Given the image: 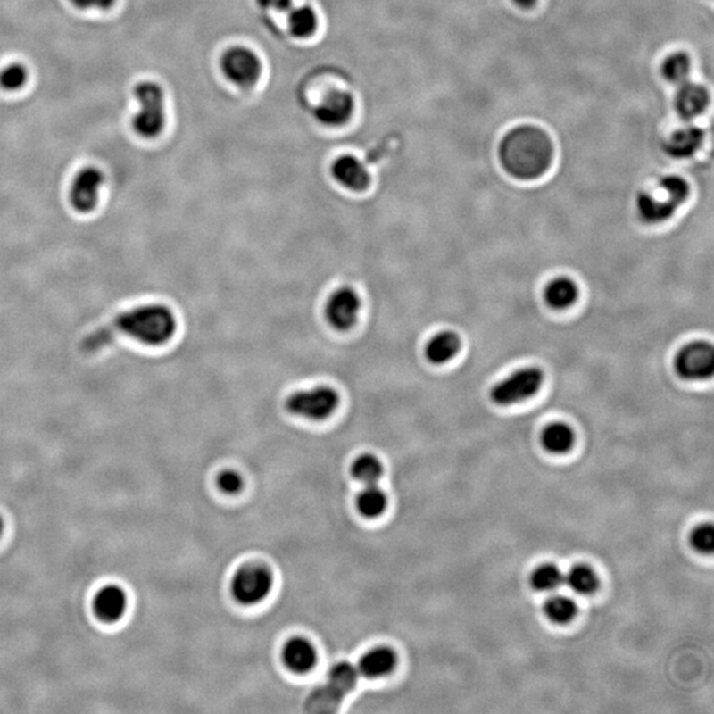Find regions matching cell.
Listing matches in <instances>:
<instances>
[{
    "label": "cell",
    "mask_w": 714,
    "mask_h": 714,
    "mask_svg": "<svg viewBox=\"0 0 714 714\" xmlns=\"http://www.w3.org/2000/svg\"><path fill=\"white\" fill-rule=\"evenodd\" d=\"M177 331L174 312L163 304H145L118 314L95 331L89 332L79 343L85 355L100 353L117 337L125 336L145 345H162L169 342Z\"/></svg>",
    "instance_id": "6da1fadb"
},
{
    "label": "cell",
    "mask_w": 714,
    "mask_h": 714,
    "mask_svg": "<svg viewBox=\"0 0 714 714\" xmlns=\"http://www.w3.org/2000/svg\"><path fill=\"white\" fill-rule=\"evenodd\" d=\"M554 158L553 142L537 126L521 125L505 134L499 145L502 169L511 177L531 180L548 171Z\"/></svg>",
    "instance_id": "7a4b0ae2"
},
{
    "label": "cell",
    "mask_w": 714,
    "mask_h": 714,
    "mask_svg": "<svg viewBox=\"0 0 714 714\" xmlns=\"http://www.w3.org/2000/svg\"><path fill=\"white\" fill-rule=\"evenodd\" d=\"M661 194L642 192L636 197V210L645 224L668 221L681 204L688 199L689 186L684 178L666 177L659 183Z\"/></svg>",
    "instance_id": "3957f363"
},
{
    "label": "cell",
    "mask_w": 714,
    "mask_h": 714,
    "mask_svg": "<svg viewBox=\"0 0 714 714\" xmlns=\"http://www.w3.org/2000/svg\"><path fill=\"white\" fill-rule=\"evenodd\" d=\"M139 110L134 117L133 126L143 138H155L166 125L163 89L156 82H141L136 87Z\"/></svg>",
    "instance_id": "277c9868"
},
{
    "label": "cell",
    "mask_w": 714,
    "mask_h": 714,
    "mask_svg": "<svg viewBox=\"0 0 714 714\" xmlns=\"http://www.w3.org/2000/svg\"><path fill=\"white\" fill-rule=\"evenodd\" d=\"M339 401V394L335 389L328 386H318L291 394L286 401V409L293 416L321 421L336 411Z\"/></svg>",
    "instance_id": "5b68a950"
},
{
    "label": "cell",
    "mask_w": 714,
    "mask_h": 714,
    "mask_svg": "<svg viewBox=\"0 0 714 714\" xmlns=\"http://www.w3.org/2000/svg\"><path fill=\"white\" fill-rule=\"evenodd\" d=\"M544 373L538 368H524L500 381L491 391V401L499 406L515 405L540 391Z\"/></svg>",
    "instance_id": "8992f818"
},
{
    "label": "cell",
    "mask_w": 714,
    "mask_h": 714,
    "mask_svg": "<svg viewBox=\"0 0 714 714\" xmlns=\"http://www.w3.org/2000/svg\"><path fill=\"white\" fill-rule=\"evenodd\" d=\"M273 586L270 571L257 565L243 568L232 581V594L241 605H257L268 597Z\"/></svg>",
    "instance_id": "52a82bcc"
},
{
    "label": "cell",
    "mask_w": 714,
    "mask_h": 714,
    "mask_svg": "<svg viewBox=\"0 0 714 714\" xmlns=\"http://www.w3.org/2000/svg\"><path fill=\"white\" fill-rule=\"evenodd\" d=\"M221 70L225 77L241 87H250L260 81L262 62L252 49L235 46L225 52L221 60Z\"/></svg>",
    "instance_id": "ba28073f"
},
{
    "label": "cell",
    "mask_w": 714,
    "mask_h": 714,
    "mask_svg": "<svg viewBox=\"0 0 714 714\" xmlns=\"http://www.w3.org/2000/svg\"><path fill=\"white\" fill-rule=\"evenodd\" d=\"M678 375L689 380L710 378L714 370L713 345L708 342H694L681 348L675 360Z\"/></svg>",
    "instance_id": "9c48e42d"
},
{
    "label": "cell",
    "mask_w": 714,
    "mask_h": 714,
    "mask_svg": "<svg viewBox=\"0 0 714 714\" xmlns=\"http://www.w3.org/2000/svg\"><path fill=\"white\" fill-rule=\"evenodd\" d=\"M361 311V299L351 287L337 288L326 304V318L337 331H347L355 326Z\"/></svg>",
    "instance_id": "30bf717a"
},
{
    "label": "cell",
    "mask_w": 714,
    "mask_h": 714,
    "mask_svg": "<svg viewBox=\"0 0 714 714\" xmlns=\"http://www.w3.org/2000/svg\"><path fill=\"white\" fill-rule=\"evenodd\" d=\"M105 175L95 167L82 170L71 183L70 199L77 212L87 213L95 210L100 199Z\"/></svg>",
    "instance_id": "8fae6325"
},
{
    "label": "cell",
    "mask_w": 714,
    "mask_h": 714,
    "mask_svg": "<svg viewBox=\"0 0 714 714\" xmlns=\"http://www.w3.org/2000/svg\"><path fill=\"white\" fill-rule=\"evenodd\" d=\"M355 112V98L345 90H332L324 95L320 105L315 107L314 115L326 126L345 125Z\"/></svg>",
    "instance_id": "7c38bea8"
},
{
    "label": "cell",
    "mask_w": 714,
    "mask_h": 714,
    "mask_svg": "<svg viewBox=\"0 0 714 714\" xmlns=\"http://www.w3.org/2000/svg\"><path fill=\"white\" fill-rule=\"evenodd\" d=\"M332 177L337 183L351 191H364L370 181V174L365 164L353 155L340 156L332 166Z\"/></svg>",
    "instance_id": "4fadbf2b"
},
{
    "label": "cell",
    "mask_w": 714,
    "mask_h": 714,
    "mask_svg": "<svg viewBox=\"0 0 714 714\" xmlns=\"http://www.w3.org/2000/svg\"><path fill=\"white\" fill-rule=\"evenodd\" d=\"M710 101V93L704 87L685 81L678 89L675 105L684 120H693L707 110Z\"/></svg>",
    "instance_id": "5bb4252c"
},
{
    "label": "cell",
    "mask_w": 714,
    "mask_h": 714,
    "mask_svg": "<svg viewBox=\"0 0 714 714\" xmlns=\"http://www.w3.org/2000/svg\"><path fill=\"white\" fill-rule=\"evenodd\" d=\"M126 607H128V595L125 590L117 585H109L95 595V612L106 622L120 620L125 614Z\"/></svg>",
    "instance_id": "9a60e30c"
},
{
    "label": "cell",
    "mask_w": 714,
    "mask_h": 714,
    "mask_svg": "<svg viewBox=\"0 0 714 714\" xmlns=\"http://www.w3.org/2000/svg\"><path fill=\"white\" fill-rule=\"evenodd\" d=\"M284 661L290 671L306 674L317 664V651L306 639H291L284 648Z\"/></svg>",
    "instance_id": "2e32d148"
},
{
    "label": "cell",
    "mask_w": 714,
    "mask_h": 714,
    "mask_svg": "<svg viewBox=\"0 0 714 714\" xmlns=\"http://www.w3.org/2000/svg\"><path fill=\"white\" fill-rule=\"evenodd\" d=\"M704 141V133L700 129L689 126L671 134L664 145V150L674 158H689L693 155Z\"/></svg>",
    "instance_id": "e0dca14e"
},
{
    "label": "cell",
    "mask_w": 714,
    "mask_h": 714,
    "mask_svg": "<svg viewBox=\"0 0 714 714\" xmlns=\"http://www.w3.org/2000/svg\"><path fill=\"white\" fill-rule=\"evenodd\" d=\"M461 345L462 343L455 332L442 331L428 340L427 348H425V355L433 364H444L457 356Z\"/></svg>",
    "instance_id": "ac0fdd59"
},
{
    "label": "cell",
    "mask_w": 714,
    "mask_h": 714,
    "mask_svg": "<svg viewBox=\"0 0 714 714\" xmlns=\"http://www.w3.org/2000/svg\"><path fill=\"white\" fill-rule=\"evenodd\" d=\"M397 663L394 652L389 648H376L362 656L359 674L368 678H380L391 674Z\"/></svg>",
    "instance_id": "d6986e66"
},
{
    "label": "cell",
    "mask_w": 714,
    "mask_h": 714,
    "mask_svg": "<svg viewBox=\"0 0 714 714\" xmlns=\"http://www.w3.org/2000/svg\"><path fill=\"white\" fill-rule=\"evenodd\" d=\"M541 444H543L544 449L552 454H564L573 447V430L569 425L554 422L544 428L543 434H541Z\"/></svg>",
    "instance_id": "ffe728a7"
},
{
    "label": "cell",
    "mask_w": 714,
    "mask_h": 714,
    "mask_svg": "<svg viewBox=\"0 0 714 714\" xmlns=\"http://www.w3.org/2000/svg\"><path fill=\"white\" fill-rule=\"evenodd\" d=\"M544 296H545L546 303L553 309H568L578 298V287L570 278L560 277L546 286Z\"/></svg>",
    "instance_id": "44dd1931"
},
{
    "label": "cell",
    "mask_w": 714,
    "mask_h": 714,
    "mask_svg": "<svg viewBox=\"0 0 714 714\" xmlns=\"http://www.w3.org/2000/svg\"><path fill=\"white\" fill-rule=\"evenodd\" d=\"M318 15L314 8L304 5V7H294L287 13L288 31L295 37L307 38L317 32Z\"/></svg>",
    "instance_id": "7402d4cb"
},
{
    "label": "cell",
    "mask_w": 714,
    "mask_h": 714,
    "mask_svg": "<svg viewBox=\"0 0 714 714\" xmlns=\"http://www.w3.org/2000/svg\"><path fill=\"white\" fill-rule=\"evenodd\" d=\"M564 582L570 590L581 595L593 594L600 584L597 574L586 565H576L571 568L564 577Z\"/></svg>",
    "instance_id": "603a6c76"
},
{
    "label": "cell",
    "mask_w": 714,
    "mask_h": 714,
    "mask_svg": "<svg viewBox=\"0 0 714 714\" xmlns=\"http://www.w3.org/2000/svg\"><path fill=\"white\" fill-rule=\"evenodd\" d=\"M359 675V671L353 664L339 663L332 667L329 671L327 685L340 696L345 697L355 688Z\"/></svg>",
    "instance_id": "cb8c5ba5"
},
{
    "label": "cell",
    "mask_w": 714,
    "mask_h": 714,
    "mask_svg": "<svg viewBox=\"0 0 714 714\" xmlns=\"http://www.w3.org/2000/svg\"><path fill=\"white\" fill-rule=\"evenodd\" d=\"M388 499L376 485L367 486L357 498V508L365 518H378L386 511Z\"/></svg>",
    "instance_id": "d4e9b609"
},
{
    "label": "cell",
    "mask_w": 714,
    "mask_h": 714,
    "mask_svg": "<svg viewBox=\"0 0 714 714\" xmlns=\"http://www.w3.org/2000/svg\"><path fill=\"white\" fill-rule=\"evenodd\" d=\"M345 697L332 691L328 685L320 686L307 699V710L317 713H332L339 710Z\"/></svg>",
    "instance_id": "484cf974"
},
{
    "label": "cell",
    "mask_w": 714,
    "mask_h": 714,
    "mask_svg": "<svg viewBox=\"0 0 714 714\" xmlns=\"http://www.w3.org/2000/svg\"><path fill=\"white\" fill-rule=\"evenodd\" d=\"M564 574L554 565H541L532 573L531 584L538 592H553L564 584Z\"/></svg>",
    "instance_id": "4316f807"
},
{
    "label": "cell",
    "mask_w": 714,
    "mask_h": 714,
    "mask_svg": "<svg viewBox=\"0 0 714 714\" xmlns=\"http://www.w3.org/2000/svg\"><path fill=\"white\" fill-rule=\"evenodd\" d=\"M544 612L552 622L565 625V623H569L576 617L577 606L569 598L556 595V597H552L551 600L546 601L545 605H544Z\"/></svg>",
    "instance_id": "83f0119b"
},
{
    "label": "cell",
    "mask_w": 714,
    "mask_h": 714,
    "mask_svg": "<svg viewBox=\"0 0 714 714\" xmlns=\"http://www.w3.org/2000/svg\"><path fill=\"white\" fill-rule=\"evenodd\" d=\"M353 475L365 486L376 485L383 475V466L373 455H362L353 462Z\"/></svg>",
    "instance_id": "f1b7e54d"
},
{
    "label": "cell",
    "mask_w": 714,
    "mask_h": 714,
    "mask_svg": "<svg viewBox=\"0 0 714 714\" xmlns=\"http://www.w3.org/2000/svg\"><path fill=\"white\" fill-rule=\"evenodd\" d=\"M692 62L688 54H671L667 57L666 62H663V76L668 79L669 82L674 84H684L688 79L689 73H691Z\"/></svg>",
    "instance_id": "f546056e"
},
{
    "label": "cell",
    "mask_w": 714,
    "mask_h": 714,
    "mask_svg": "<svg viewBox=\"0 0 714 714\" xmlns=\"http://www.w3.org/2000/svg\"><path fill=\"white\" fill-rule=\"evenodd\" d=\"M29 79V71L21 64H11L0 71V87L8 92L21 89Z\"/></svg>",
    "instance_id": "4dcf8cb0"
},
{
    "label": "cell",
    "mask_w": 714,
    "mask_h": 714,
    "mask_svg": "<svg viewBox=\"0 0 714 714\" xmlns=\"http://www.w3.org/2000/svg\"><path fill=\"white\" fill-rule=\"evenodd\" d=\"M691 544L700 553H712L714 548V529L710 524L697 527L691 536Z\"/></svg>",
    "instance_id": "1f68e13d"
},
{
    "label": "cell",
    "mask_w": 714,
    "mask_h": 714,
    "mask_svg": "<svg viewBox=\"0 0 714 714\" xmlns=\"http://www.w3.org/2000/svg\"><path fill=\"white\" fill-rule=\"evenodd\" d=\"M217 485H219V488L222 493L235 495V494L240 493L241 488H243L244 480L237 472L225 471L220 474Z\"/></svg>",
    "instance_id": "d6a6232c"
},
{
    "label": "cell",
    "mask_w": 714,
    "mask_h": 714,
    "mask_svg": "<svg viewBox=\"0 0 714 714\" xmlns=\"http://www.w3.org/2000/svg\"><path fill=\"white\" fill-rule=\"evenodd\" d=\"M257 3L260 7L281 13H288L294 8L293 0H257Z\"/></svg>",
    "instance_id": "836d02e7"
},
{
    "label": "cell",
    "mask_w": 714,
    "mask_h": 714,
    "mask_svg": "<svg viewBox=\"0 0 714 714\" xmlns=\"http://www.w3.org/2000/svg\"><path fill=\"white\" fill-rule=\"evenodd\" d=\"M74 7L87 10V8H97V10H109L112 7L115 0H70Z\"/></svg>",
    "instance_id": "e575fe53"
},
{
    "label": "cell",
    "mask_w": 714,
    "mask_h": 714,
    "mask_svg": "<svg viewBox=\"0 0 714 714\" xmlns=\"http://www.w3.org/2000/svg\"><path fill=\"white\" fill-rule=\"evenodd\" d=\"M516 5H519L520 8H524V10H528V8L534 7L537 0H513Z\"/></svg>",
    "instance_id": "d590c367"
},
{
    "label": "cell",
    "mask_w": 714,
    "mask_h": 714,
    "mask_svg": "<svg viewBox=\"0 0 714 714\" xmlns=\"http://www.w3.org/2000/svg\"><path fill=\"white\" fill-rule=\"evenodd\" d=\"M3 529H4V524H3L2 518H0V536L3 534Z\"/></svg>",
    "instance_id": "8d00e7d4"
}]
</instances>
